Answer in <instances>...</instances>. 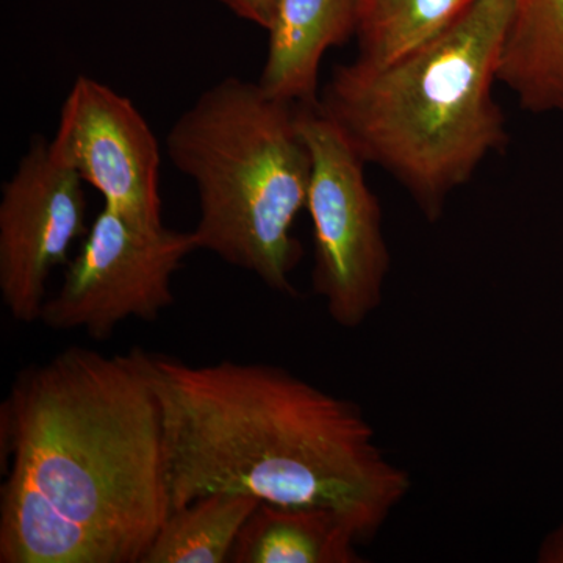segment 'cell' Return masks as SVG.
<instances>
[{
  "label": "cell",
  "mask_w": 563,
  "mask_h": 563,
  "mask_svg": "<svg viewBox=\"0 0 563 563\" xmlns=\"http://www.w3.org/2000/svg\"><path fill=\"white\" fill-rule=\"evenodd\" d=\"M350 526L332 510L262 503L247 518L231 563H362Z\"/></svg>",
  "instance_id": "cell-11"
},
{
  "label": "cell",
  "mask_w": 563,
  "mask_h": 563,
  "mask_svg": "<svg viewBox=\"0 0 563 563\" xmlns=\"http://www.w3.org/2000/svg\"><path fill=\"white\" fill-rule=\"evenodd\" d=\"M0 563H143L172 514L150 352L68 347L0 406Z\"/></svg>",
  "instance_id": "cell-1"
},
{
  "label": "cell",
  "mask_w": 563,
  "mask_h": 563,
  "mask_svg": "<svg viewBox=\"0 0 563 563\" xmlns=\"http://www.w3.org/2000/svg\"><path fill=\"white\" fill-rule=\"evenodd\" d=\"M173 510L211 493L321 507L372 543L412 479L362 407L280 366L207 365L150 352Z\"/></svg>",
  "instance_id": "cell-2"
},
{
  "label": "cell",
  "mask_w": 563,
  "mask_h": 563,
  "mask_svg": "<svg viewBox=\"0 0 563 563\" xmlns=\"http://www.w3.org/2000/svg\"><path fill=\"white\" fill-rule=\"evenodd\" d=\"M537 562L563 563V525L544 537L537 553Z\"/></svg>",
  "instance_id": "cell-15"
},
{
  "label": "cell",
  "mask_w": 563,
  "mask_h": 563,
  "mask_svg": "<svg viewBox=\"0 0 563 563\" xmlns=\"http://www.w3.org/2000/svg\"><path fill=\"white\" fill-rule=\"evenodd\" d=\"M510 13L512 0H476L396 60L336 66L318 96L355 154L390 173L429 221L507 143L492 88Z\"/></svg>",
  "instance_id": "cell-3"
},
{
  "label": "cell",
  "mask_w": 563,
  "mask_h": 563,
  "mask_svg": "<svg viewBox=\"0 0 563 563\" xmlns=\"http://www.w3.org/2000/svg\"><path fill=\"white\" fill-rule=\"evenodd\" d=\"M476 0H357L358 57L373 65L420 46Z\"/></svg>",
  "instance_id": "cell-13"
},
{
  "label": "cell",
  "mask_w": 563,
  "mask_h": 563,
  "mask_svg": "<svg viewBox=\"0 0 563 563\" xmlns=\"http://www.w3.org/2000/svg\"><path fill=\"white\" fill-rule=\"evenodd\" d=\"M261 499L240 493H211L173 510L143 563H225L244 523Z\"/></svg>",
  "instance_id": "cell-12"
},
{
  "label": "cell",
  "mask_w": 563,
  "mask_h": 563,
  "mask_svg": "<svg viewBox=\"0 0 563 563\" xmlns=\"http://www.w3.org/2000/svg\"><path fill=\"white\" fill-rule=\"evenodd\" d=\"M49 147L102 196L103 206L139 224H163L161 146L131 99L92 77H77Z\"/></svg>",
  "instance_id": "cell-8"
},
{
  "label": "cell",
  "mask_w": 563,
  "mask_h": 563,
  "mask_svg": "<svg viewBox=\"0 0 563 563\" xmlns=\"http://www.w3.org/2000/svg\"><path fill=\"white\" fill-rule=\"evenodd\" d=\"M85 181L35 136L0 198V298L22 324L41 320L51 274L87 235Z\"/></svg>",
  "instance_id": "cell-7"
},
{
  "label": "cell",
  "mask_w": 563,
  "mask_h": 563,
  "mask_svg": "<svg viewBox=\"0 0 563 563\" xmlns=\"http://www.w3.org/2000/svg\"><path fill=\"white\" fill-rule=\"evenodd\" d=\"M192 251V231L139 224L103 206L40 321L92 340L110 339L129 320L157 321L173 307L174 276Z\"/></svg>",
  "instance_id": "cell-6"
},
{
  "label": "cell",
  "mask_w": 563,
  "mask_h": 563,
  "mask_svg": "<svg viewBox=\"0 0 563 563\" xmlns=\"http://www.w3.org/2000/svg\"><path fill=\"white\" fill-rule=\"evenodd\" d=\"M299 109L258 81L228 77L203 91L166 136L174 166L198 190V250L288 296H296L291 273L302 258L291 229L312 176Z\"/></svg>",
  "instance_id": "cell-4"
},
{
  "label": "cell",
  "mask_w": 563,
  "mask_h": 563,
  "mask_svg": "<svg viewBox=\"0 0 563 563\" xmlns=\"http://www.w3.org/2000/svg\"><path fill=\"white\" fill-rule=\"evenodd\" d=\"M236 16L268 31L276 16L279 0H220Z\"/></svg>",
  "instance_id": "cell-14"
},
{
  "label": "cell",
  "mask_w": 563,
  "mask_h": 563,
  "mask_svg": "<svg viewBox=\"0 0 563 563\" xmlns=\"http://www.w3.org/2000/svg\"><path fill=\"white\" fill-rule=\"evenodd\" d=\"M299 122L312 154L306 207L313 224V291L335 324L357 329L383 303L390 272L383 210L366 184V163L339 129L317 107L301 106Z\"/></svg>",
  "instance_id": "cell-5"
},
{
  "label": "cell",
  "mask_w": 563,
  "mask_h": 563,
  "mask_svg": "<svg viewBox=\"0 0 563 563\" xmlns=\"http://www.w3.org/2000/svg\"><path fill=\"white\" fill-rule=\"evenodd\" d=\"M355 31L357 0H279L258 84L282 101L317 107L322 57Z\"/></svg>",
  "instance_id": "cell-9"
},
{
  "label": "cell",
  "mask_w": 563,
  "mask_h": 563,
  "mask_svg": "<svg viewBox=\"0 0 563 563\" xmlns=\"http://www.w3.org/2000/svg\"><path fill=\"white\" fill-rule=\"evenodd\" d=\"M498 81L532 113H563V0H512Z\"/></svg>",
  "instance_id": "cell-10"
}]
</instances>
